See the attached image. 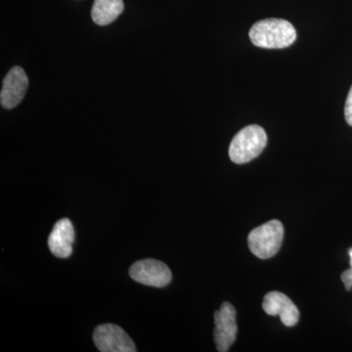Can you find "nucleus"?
Masks as SVG:
<instances>
[{"instance_id": "nucleus-1", "label": "nucleus", "mask_w": 352, "mask_h": 352, "mask_svg": "<svg viewBox=\"0 0 352 352\" xmlns=\"http://www.w3.org/2000/svg\"><path fill=\"white\" fill-rule=\"evenodd\" d=\"M252 44L266 50H282L295 43V27L283 19H265L252 25L250 31Z\"/></svg>"}, {"instance_id": "nucleus-2", "label": "nucleus", "mask_w": 352, "mask_h": 352, "mask_svg": "<svg viewBox=\"0 0 352 352\" xmlns=\"http://www.w3.org/2000/svg\"><path fill=\"white\" fill-rule=\"evenodd\" d=\"M267 144V135L263 127L252 124L236 134L229 147V157L235 164H245L261 154Z\"/></svg>"}, {"instance_id": "nucleus-3", "label": "nucleus", "mask_w": 352, "mask_h": 352, "mask_svg": "<svg viewBox=\"0 0 352 352\" xmlns=\"http://www.w3.org/2000/svg\"><path fill=\"white\" fill-rule=\"evenodd\" d=\"M283 238V224L279 220H271L251 231L248 237V244L254 256L267 259L279 252Z\"/></svg>"}, {"instance_id": "nucleus-4", "label": "nucleus", "mask_w": 352, "mask_h": 352, "mask_svg": "<svg viewBox=\"0 0 352 352\" xmlns=\"http://www.w3.org/2000/svg\"><path fill=\"white\" fill-rule=\"evenodd\" d=\"M129 275L134 281L145 286L163 288L170 283L171 271L168 266L157 259H142L132 264Z\"/></svg>"}, {"instance_id": "nucleus-5", "label": "nucleus", "mask_w": 352, "mask_h": 352, "mask_svg": "<svg viewBox=\"0 0 352 352\" xmlns=\"http://www.w3.org/2000/svg\"><path fill=\"white\" fill-rule=\"evenodd\" d=\"M95 346L101 352H135L133 340L124 329L115 324H101L94 332Z\"/></svg>"}, {"instance_id": "nucleus-6", "label": "nucleus", "mask_w": 352, "mask_h": 352, "mask_svg": "<svg viewBox=\"0 0 352 352\" xmlns=\"http://www.w3.org/2000/svg\"><path fill=\"white\" fill-rule=\"evenodd\" d=\"M214 338L217 351L226 352L235 342L238 327L236 310L231 303L224 302L214 314Z\"/></svg>"}, {"instance_id": "nucleus-7", "label": "nucleus", "mask_w": 352, "mask_h": 352, "mask_svg": "<svg viewBox=\"0 0 352 352\" xmlns=\"http://www.w3.org/2000/svg\"><path fill=\"white\" fill-rule=\"evenodd\" d=\"M28 87L29 78L24 69L18 66L11 69L4 78L3 87L0 94L2 107L10 110L19 105L25 97Z\"/></svg>"}, {"instance_id": "nucleus-8", "label": "nucleus", "mask_w": 352, "mask_h": 352, "mask_svg": "<svg viewBox=\"0 0 352 352\" xmlns=\"http://www.w3.org/2000/svg\"><path fill=\"white\" fill-rule=\"evenodd\" d=\"M264 311L271 316L279 315L282 323L287 327H293L300 319V311L291 298L280 292H270L264 296Z\"/></svg>"}, {"instance_id": "nucleus-9", "label": "nucleus", "mask_w": 352, "mask_h": 352, "mask_svg": "<svg viewBox=\"0 0 352 352\" xmlns=\"http://www.w3.org/2000/svg\"><path fill=\"white\" fill-rule=\"evenodd\" d=\"M75 229L69 219H62L55 223L48 237L50 252L59 258H67L73 254Z\"/></svg>"}, {"instance_id": "nucleus-10", "label": "nucleus", "mask_w": 352, "mask_h": 352, "mask_svg": "<svg viewBox=\"0 0 352 352\" xmlns=\"http://www.w3.org/2000/svg\"><path fill=\"white\" fill-rule=\"evenodd\" d=\"M122 0H94L91 17L95 24L107 25L113 23L124 11Z\"/></svg>"}, {"instance_id": "nucleus-11", "label": "nucleus", "mask_w": 352, "mask_h": 352, "mask_svg": "<svg viewBox=\"0 0 352 352\" xmlns=\"http://www.w3.org/2000/svg\"><path fill=\"white\" fill-rule=\"evenodd\" d=\"M344 117L347 124L352 126V87L347 95L346 106H344Z\"/></svg>"}, {"instance_id": "nucleus-12", "label": "nucleus", "mask_w": 352, "mask_h": 352, "mask_svg": "<svg viewBox=\"0 0 352 352\" xmlns=\"http://www.w3.org/2000/svg\"><path fill=\"white\" fill-rule=\"evenodd\" d=\"M342 281L344 282L346 291H351L352 288V270L344 271L342 273Z\"/></svg>"}, {"instance_id": "nucleus-13", "label": "nucleus", "mask_w": 352, "mask_h": 352, "mask_svg": "<svg viewBox=\"0 0 352 352\" xmlns=\"http://www.w3.org/2000/svg\"><path fill=\"white\" fill-rule=\"evenodd\" d=\"M349 256H351V270H352V249L351 252H349Z\"/></svg>"}]
</instances>
